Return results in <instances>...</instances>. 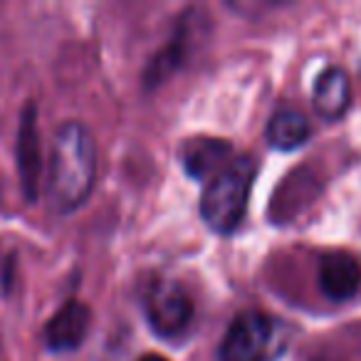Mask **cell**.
I'll return each instance as SVG.
<instances>
[{"label":"cell","instance_id":"cell-5","mask_svg":"<svg viewBox=\"0 0 361 361\" xmlns=\"http://www.w3.org/2000/svg\"><path fill=\"white\" fill-rule=\"evenodd\" d=\"M18 173H20V186L27 201H35L40 193L42 180V151H40V126H37V106L27 102L20 114L18 126Z\"/></svg>","mask_w":361,"mask_h":361},{"label":"cell","instance_id":"cell-8","mask_svg":"<svg viewBox=\"0 0 361 361\" xmlns=\"http://www.w3.org/2000/svg\"><path fill=\"white\" fill-rule=\"evenodd\" d=\"M319 290L329 300L344 302L361 287V267L349 252H326L319 260Z\"/></svg>","mask_w":361,"mask_h":361},{"label":"cell","instance_id":"cell-2","mask_svg":"<svg viewBox=\"0 0 361 361\" xmlns=\"http://www.w3.org/2000/svg\"><path fill=\"white\" fill-rule=\"evenodd\" d=\"M255 173V161L250 156H238L208 180L201 193V216L211 231L228 235L240 226Z\"/></svg>","mask_w":361,"mask_h":361},{"label":"cell","instance_id":"cell-6","mask_svg":"<svg viewBox=\"0 0 361 361\" xmlns=\"http://www.w3.org/2000/svg\"><path fill=\"white\" fill-rule=\"evenodd\" d=\"M233 159H235L233 146L223 139H211V136H193V139L183 141L178 149L180 166L196 180H211Z\"/></svg>","mask_w":361,"mask_h":361},{"label":"cell","instance_id":"cell-9","mask_svg":"<svg viewBox=\"0 0 361 361\" xmlns=\"http://www.w3.org/2000/svg\"><path fill=\"white\" fill-rule=\"evenodd\" d=\"M196 30H198L196 20H191L188 16L180 18L171 42L161 52H156L154 60H151L149 67H146V72H144L146 87H156V85H161V82H166L180 65H183L186 50H188V45H191L193 37H196Z\"/></svg>","mask_w":361,"mask_h":361},{"label":"cell","instance_id":"cell-10","mask_svg":"<svg viewBox=\"0 0 361 361\" xmlns=\"http://www.w3.org/2000/svg\"><path fill=\"white\" fill-rule=\"evenodd\" d=\"M351 99V87L349 77L341 67H329L324 70L314 82V92H312V102H314V109L322 119H339L346 109H349Z\"/></svg>","mask_w":361,"mask_h":361},{"label":"cell","instance_id":"cell-3","mask_svg":"<svg viewBox=\"0 0 361 361\" xmlns=\"http://www.w3.org/2000/svg\"><path fill=\"white\" fill-rule=\"evenodd\" d=\"M285 344V326L277 319L255 310L240 312L218 346V361H275Z\"/></svg>","mask_w":361,"mask_h":361},{"label":"cell","instance_id":"cell-1","mask_svg":"<svg viewBox=\"0 0 361 361\" xmlns=\"http://www.w3.org/2000/svg\"><path fill=\"white\" fill-rule=\"evenodd\" d=\"M97 173L94 136L80 121H65L52 141L50 198L62 213L77 211L90 198Z\"/></svg>","mask_w":361,"mask_h":361},{"label":"cell","instance_id":"cell-7","mask_svg":"<svg viewBox=\"0 0 361 361\" xmlns=\"http://www.w3.org/2000/svg\"><path fill=\"white\" fill-rule=\"evenodd\" d=\"M92 326V312L87 305L77 300H70L55 312L45 326V344L50 351L57 354H67L82 346L87 339V331Z\"/></svg>","mask_w":361,"mask_h":361},{"label":"cell","instance_id":"cell-11","mask_svg":"<svg viewBox=\"0 0 361 361\" xmlns=\"http://www.w3.org/2000/svg\"><path fill=\"white\" fill-rule=\"evenodd\" d=\"M310 139V121L295 109H282L272 114L267 124V141L277 151H295Z\"/></svg>","mask_w":361,"mask_h":361},{"label":"cell","instance_id":"cell-4","mask_svg":"<svg viewBox=\"0 0 361 361\" xmlns=\"http://www.w3.org/2000/svg\"><path fill=\"white\" fill-rule=\"evenodd\" d=\"M144 314L156 334L173 339L191 326L193 300L178 282L159 277L144 292Z\"/></svg>","mask_w":361,"mask_h":361},{"label":"cell","instance_id":"cell-12","mask_svg":"<svg viewBox=\"0 0 361 361\" xmlns=\"http://www.w3.org/2000/svg\"><path fill=\"white\" fill-rule=\"evenodd\" d=\"M139 361H169V359H164V356H159V354H146V356H141Z\"/></svg>","mask_w":361,"mask_h":361}]
</instances>
